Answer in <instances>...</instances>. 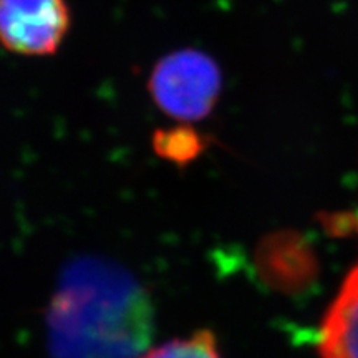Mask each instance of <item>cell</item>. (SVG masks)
<instances>
[{
  "label": "cell",
  "instance_id": "1",
  "mask_svg": "<svg viewBox=\"0 0 358 358\" xmlns=\"http://www.w3.org/2000/svg\"><path fill=\"white\" fill-rule=\"evenodd\" d=\"M50 324L57 355L127 358L146 340V301L118 271L87 264L66 277Z\"/></svg>",
  "mask_w": 358,
  "mask_h": 358
},
{
  "label": "cell",
  "instance_id": "2",
  "mask_svg": "<svg viewBox=\"0 0 358 358\" xmlns=\"http://www.w3.org/2000/svg\"><path fill=\"white\" fill-rule=\"evenodd\" d=\"M222 75L208 53L185 48L159 58L148 80L155 105L179 123L211 115L221 95Z\"/></svg>",
  "mask_w": 358,
  "mask_h": 358
},
{
  "label": "cell",
  "instance_id": "3",
  "mask_svg": "<svg viewBox=\"0 0 358 358\" xmlns=\"http://www.w3.org/2000/svg\"><path fill=\"white\" fill-rule=\"evenodd\" d=\"M70 29L65 0H0V45L17 55H53Z\"/></svg>",
  "mask_w": 358,
  "mask_h": 358
},
{
  "label": "cell",
  "instance_id": "4",
  "mask_svg": "<svg viewBox=\"0 0 358 358\" xmlns=\"http://www.w3.org/2000/svg\"><path fill=\"white\" fill-rule=\"evenodd\" d=\"M322 358H358V266L348 274L320 329Z\"/></svg>",
  "mask_w": 358,
  "mask_h": 358
},
{
  "label": "cell",
  "instance_id": "5",
  "mask_svg": "<svg viewBox=\"0 0 358 358\" xmlns=\"http://www.w3.org/2000/svg\"><path fill=\"white\" fill-rule=\"evenodd\" d=\"M153 148L159 158L185 166L203 153L204 141L194 128L179 123L173 128L158 129L153 136Z\"/></svg>",
  "mask_w": 358,
  "mask_h": 358
},
{
  "label": "cell",
  "instance_id": "6",
  "mask_svg": "<svg viewBox=\"0 0 358 358\" xmlns=\"http://www.w3.org/2000/svg\"><path fill=\"white\" fill-rule=\"evenodd\" d=\"M140 358H222V355L211 330H196L189 337L168 340Z\"/></svg>",
  "mask_w": 358,
  "mask_h": 358
},
{
  "label": "cell",
  "instance_id": "7",
  "mask_svg": "<svg viewBox=\"0 0 358 358\" xmlns=\"http://www.w3.org/2000/svg\"><path fill=\"white\" fill-rule=\"evenodd\" d=\"M348 217H350V222H348V226L353 227V229L358 232V211L350 214V216H348Z\"/></svg>",
  "mask_w": 358,
  "mask_h": 358
}]
</instances>
